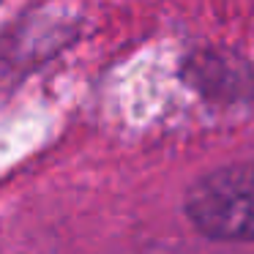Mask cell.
<instances>
[{
  "instance_id": "cell-1",
  "label": "cell",
  "mask_w": 254,
  "mask_h": 254,
  "mask_svg": "<svg viewBox=\"0 0 254 254\" xmlns=\"http://www.w3.org/2000/svg\"><path fill=\"white\" fill-rule=\"evenodd\" d=\"M186 219L210 241H254V159L224 164L186 191Z\"/></svg>"
}]
</instances>
